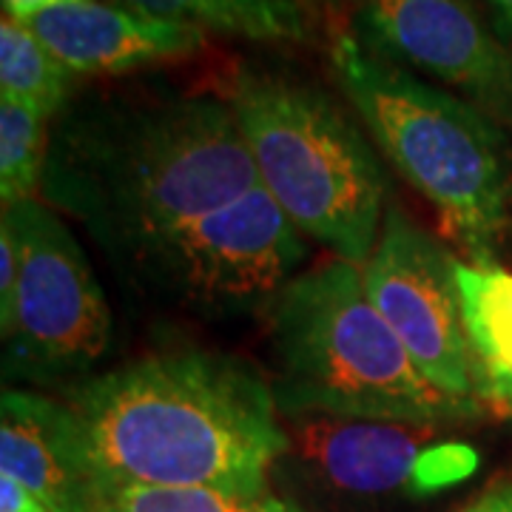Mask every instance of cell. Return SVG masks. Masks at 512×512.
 Instances as JSON below:
<instances>
[{"label": "cell", "instance_id": "5", "mask_svg": "<svg viewBox=\"0 0 512 512\" xmlns=\"http://www.w3.org/2000/svg\"><path fill=\"white\" fill-rule=\"evenodd\" d=\"M259 183L333 259L365 265L387 211V171L365 131L322 89L271 72H234L222 97Z\"/></svg>", "mask_w": 512, "mask_h": 512}, {"label": "cell", "instance_id": "16", "mask_svg": "<svg viewBox=\"0 0 512 512\" xmlns=\"http://www.w3.org/2000/svg\"><path fill=\"white\" fill-rule=\"evenodd\" d=\"M40 111L0 97V200L3 208L35 200L49 165V134Z\"/></svg>", "mask_w": 512, "mask_h": 512}, {"label": "cell", "instance_id": "19", "mask_svg": "<svg viewBox=\"0 0 512 512\" xmlns=\"http://www.w3.org/2000/svg\"><path fill=\"white\" fill-rule=\"evenodd\" d=\"M0 512H52L35 493H29L18 478L0 473Z\"/></svg>", "mask_w": 512, "mask_h": 512}, {"label": "cell", "instance_id": "4", "mask_svg": "<svg viewBox=\"0 0 512 512\" xmlns=\"http://www.w3.org/2000/svg\"><path fill=\"white\" fill-rule=\"evenodd\" d=\"M330 63L384 160L436 208L470 262H495L512 214V157L487 111L421 80L362 35L336 37Z\"/></svg>", "mask_w": 512, "mask_h": 512}, {"label": "cell", "instance_id": "17", "mask_svg": "<svg viewBox=\"0 0 512 512\" xmlns=\"http://www.w3.org/2000/svg\"><path fill=\"white\" fill-rule=\"evenodd\" d=\"M94 512H302L271 493L239 495L214 487H103Z\"/></svg>", "mask_w": 512, "mask_h": 512}, {"label": "cell", "instance_id": "22", "mask_svg": "<svg viewBox=\"0 0 512 512\" xmlns=\"http://www.w3.org/2000/svg\"><path fill=\"white\" fill-rule=\"evenodd\" d=\"M493 3H498V6H501V9H504V12L512 18V0H493Z\"/></svg>", "mask_w": 512, "mask_h": 512}, {"label": "cell", "instance_id": "1", "mask_svg": "<svg viewBox=\"0 0 512 512\" xmlns=\"http://www.w3.org/2000/svg\"><path fill=\"white\" fill-rule=\"evenodd\" d=\"M100 490L214 487L268 493L291 450L271 382L225 353L168 350L69 393Z\"/></svg>", "mask_w": 512, "mask_h": 512}, {"label": "cell", "instance_id": "13", "mask_svg": "<svg viewBox=\"0 0 512 512\" xmlns=\"http://www.w3.org/2000/svg\"><path fill=\"white\" fill-rule=\"evenodd\" d=\"M456 285L478 399L512 416V271L498 262L456 259Z\"/></svg>", "mask_w": 512, "mask_h": 512}, {"label": "cell", "instance_id": "2", "mask_svg": "<svg viewBox=\"0 0 512 512\" xmlns=\"http://www.w3.org/2000/svg\"><path fill=\"white\" fill-rule=\"evenodd\" d=\"M259 185L237 117L217 97L89 111L49 154L43 194L131 254Z\"/></svg>", "mask_w": 512, "mask_h": 512}, {"label": "cell", "instance_id": "14", "mask_svg": "<svg viewBox=\"0 0 512 512\" xmlns=\"http://www.w3.org/2000/svg\"><path fill=\"white\" fill-rule=\"evenodd\" d=\"M126 6L248 40L308 37V18L296 0H126Z\"/></svg>", "mask_w": 512, "mask_h": 512}, {"label": "cell", "instance_id": "15", "mask_svg": "<svg viewBox=\"0 0 512 512\" xmlns=\"http://www.w3.org/2000/svg\"><path fill=\"white\" fill-rule=\"evenodd\" d=\"M74 72L20 20H0V97L52 117L72 92Z\"/></svg>", "mask_w": 512, "mask_h": 512}, {"label": "cell", "instance_id": "11", "mask_svg": "<svg viewBox=\"0 0 512 512\" xmlns=\"http://www.w3.org/2000/svg\"><path fill=\"white\" fill-rule=\"evenodd\" d=\"M0 473L52 512H94L100 484L69 404L29 390L0 396Z\"/></svg>", "mask_w": 512, "mask_h": 512}, {"label": "cell", "instance_id": "3", "mask_svg": "<svg viewBox=\"0 0 512 512\" xmlns=\"http://www.w3.org/2000/svg\"><path fill=\"white\" fill-rule=\"evenodd\" d=\"M271 390L282 416L447 427L478 410L421 376L365 291L362 265L328 259L296 274L268 305Z\"/></svg>", "mask_w": 512, "mask_h": 512}, {"label": "cell", "instance_id": "8", "mask_svg": "<svg viewBox=\"0 0 512 512\" xmlns=\"http://www.w3.org/2000/svg\"><path fill=\"white\" fill-rule=\"evenodd\" d=\"M305 234L262 188L185 222L143 254L177 291L194 299L274 296L305 262Z\"/></svg>", "mask_w": 512, "mask_h": 512}, {"label": "cell", "instance_id": "9", "mask_svg": "<svg viewBox=\"0 0 512 512\" xmlns=\"http://www.w3.org/2000/svg\"><path fill=\"white\" fill-rule=\"evenodd\" d=\"M370 46L441 86L458 89L481 111H512V55L467 0H362Z\"/></svg>", "mask_w": 512, "mask_h": 512}, {"label": "cell", "instance_id": "21", "mask_svg": "<svg viewBox=\"0 0 512 512\" xmlns=\"http://www.w3.org/2000/svg\"><path fill=\"white\" fill-rule=\"evenodd\" d=\"M461 512H512V481L498 484Z\"/></svg>", "mask_w": 512, "mask_h": 512}, {"label": "cell", "instance_id": "18", "mask_svg": "<svg viewBox=\"0 0 512 512\" xmlns=\"http://www.w3.org/2000/svg\"><path fill=\"white\" fill-rule=\"evenodd\" d=\"M20 262H23V248H20L18 225L9 211H3V220H0V330H6L12 322Z\"/></svg>", "mask_w": 512, "mask_h": 512}, {"label": "cell", "instance_id": "10", "mask_svg": "<svg viewBox=\"0 0 512 512\" xmlns=\"http://www.w3.org/2000/svg\"><path fill=\"white\" fill-rule=\"evenodd\" d=\"M74 74H123L200 55L205 29L106 0L66 3L26 23Z\"/></svg>", "mask_w": 512, "mask_h": 512}, {"label": "cell", "instance_id": "20", "mask_svg": "<svg viewBox=\"0 0 512 512\" xmlns=\"http://www.w3.org/2000/svg\"><path fill=\"white\" fill-rule=\"evenodd\" d=\"M66 3H83V0H3V9H6L9 18L29 23L37 15L57 9V6H66Z\"/></svg>", "mask_w": 512, "mask_h": 512}, {"label": "cell", "instance_id": "6", "mask_svg": "<svg viewBox=\"0 0 512 512\" xmlns=\"http://www.w3.org/2000/svg\"><path fill=\"white\" fill-rule=\"evenodd\" d=\"M18 225L23 262L3 342L32 376L86 370L111 342V313L92 262L69 225L40 200L3 208Z\"/></svg>", "mask_w": 512, "mask_h": 512}, {"label": "cell", "instance_id": "12", "mask_svg": "<svg viewBox=\"0 0 512 512\" xmlns=\"http://www.w3.org/2000/svg\"><path fill=\"white\" fill-rule=\"evenodd\" d=\"M291 450L333 490L350 495H387L413 487L419 493L427 441L436 427L396 421L293 416Z\"/></svg>", "mask_w": 512, "mask_h": 512}, {"label": "cell", "instance_id": "7", "mask_svg": "<svg viewBox=\"0 0 512 512\" xmlns=\"http://www.w3.org/2000/svg\"><path fill=\"white\" fill-rule=\"evenodd\" d=\"M456 259L430 231L407 217V211L390 202L379 242L362 265V279L370 302L402 339L421 376L444 396L478 410Z\"/></svg>", "mask_w": 512, "mask_h": 512}]
</instances>
